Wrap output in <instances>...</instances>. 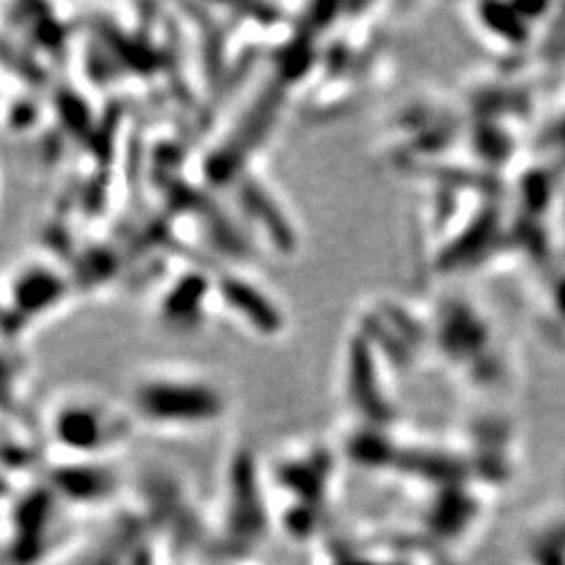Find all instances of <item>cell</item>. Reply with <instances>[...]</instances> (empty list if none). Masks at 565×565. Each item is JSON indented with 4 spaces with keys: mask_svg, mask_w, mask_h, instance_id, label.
I'll list each match as a JSON object with an SVG mask.
<instances>
[{
    "mask_svg": "<svg viewBox=\"0 0 565 565\" xmlns=\"http://www.w3.org/2000/svg\"><path fill=\"white\" fill-rule=\"evenodd\" d=\"M53 438L72 455H103V450L120 445L126 431V419L107 404L74 396L53 411Z\"/></svg>",
    "mask_w": 565,
    "mask_h": 565,
    "instance_id": "obj_3",
    "label": "cell"
},
{
    "mask_svg": "<svg viewBox=\"0 0 565 565\" xmlns=\"http://www.w3.org/2000/svg\"><path fill=\"white\" fill-rule=\"evenodd\" d=\"M546 139L553 145V151L565 160V105L557 114V118L551 120V126L546 128Z\"/></svg>",
    "mask_w": 565,
    "mask_h": 565,
    "instance_id": "obj_5",
    "label": "cell"
},
{
    "mask_svg": "<svg viewBox=\"0 0 565 565\" xmlns=\"http://www.w3.org/2000/svg\"><path fill=\"white\" fill-rule=\"evenodd\" d=\"M555 4H478L473 28L501 55L539 53L555 15Z\"/></svg>",
    "mask_w": 565,
    "mask_h": 565,
    "instance_id": "obj_2",
    "label": "cell"
},
{
    "mask_svg": "<svg viewBox=\"0 0 565 565\" xmlns=\"http://www.w3.org/2000/svg\"><path fill=\"white\" fill-rule=\"evenodd\" d=\"M61 285L60 277L41 264L23 266L15 275V308L20 306L23 312H42L49 310L53 303L60 300Z\"/></svg>",
    "mask_w": 565,
    "mask_h": 565,
    "instance_id": "obj_4",
    "label": "cell"
},
{
    "mask_svg": "<svg viewBox=\"0 0 565 565\" xmlns=\"http://www.w3.org/2000/svg\"><path fill=\"white\" fill-rule=\"evenodd\" d=\"M132 411L145 424L158 427H198L224 413L223 390L200 373L184 369H156L132 385Z\"/></svg>",
    "mask_w": 565,
    "mask_h": 565,
    "instance_id": "obj_1",
    "label": "cell"
}]
</instances>
